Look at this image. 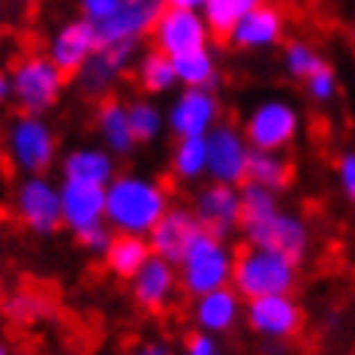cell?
Masks as SVG:
<instances>
[{
	"mask_svg": "<svg viewBox=\"0 0 355 355\" xmlns=\"http://www.w3.org/2000/svg\"><path fill=\"white\" fill-rule=\"evenodd\" d=\"M238 235L244 238V244L286 253L295 262H304L310 253L307 220L283 205L280 193L265 190L250 181L241 184V223H238Z\"/></svg>",
	"mask_w": 355,
	"mask_h": 355,
	"instance_id": "obj_1",
	"label": "cell"
},
{
	"mask_svg": "<svg viewBox=\"0 0 355 355\" xmlns=\"http://www.w3.org/2000/svg\"><path fill=\"white\" fill-rule=\"evenodd\" d=\"M172 205L168 187L145 172H118L105 184V223L112 232L148 235Z\"/></svg>",
	"mask_w": 355,
	"mask_h": 355,
	"instance_id": "obj_2",
	"label": "cell"
},
{
	"mask_svg": "<svg viewBox=\"0 0 355 355\" xmlns=\"http://www.w3.org/2000/svg\"><path fill=\"white\" fill-rule=\"evenodd\" d=\"M301 277V262L286 253L268 250V247L244 244V250H235L232 265V289L247 298L259 295H280V292H295Z\"/></svg>",
	"mask_w": 355,
	"mask_h": 355,
	"instance_id": "obj_3",
	"label": "cell"
},
{
	"mask_svg": "<svg viewBox=\"0 0 355 355\" xmlns=\"http://www.w3.org/2000/svg\"><path fill=\"white\" fill-rule=\"evenodd\" d=\"M3 157L15 175H49L58 166V132L46 114L19 112L3 130Z\"/></svg>",
	"mask_w": 355,
	"mask_h": 355,
	"instance_id": "obj_4",
	"label": "cell"
},
{
	"mask_svg": "<svg viewBox=\"0 0 355 355\" xmlns=\"http://www.w3.org/2000/svg\"><path fill=\"white\" fill-rule=\"evenodd\" d=\"M232 265H235V250L226 238L202 232L184 259L178 262V280H181V292L190 298L205 295L211 289L229 286L232 283Z\"/></svg>",
	"mask_w": 355,
	"mask_h": 355,
	"instance_id": "obj_5",
	"label": "cell"
},
{
	"mask_svg": "<svg viewBox=\"0 0 355 355\" xmlns=\"http://www.w3.org/2000/svg\"><path fill=\"white\" fill-rule=\"evenodd\" d=\"M67 73L49 55H24L10 69L12 103L19 112L49 114L67 91Z\"/></svg>",
	"mask_w": 355,
	"mask_h": 355,
	"instance_id": "obj_6",
	"label": "cell"
},
{
	"mask_svg": "<svg viewBox=\"0 0 355 355\" xmlns=\"http://www.w3.org/2000/svg\"><path fill=\"white\" fill-rule=\"evenodd\" d=\"M241 130L256 150H289L301 136V109L286 96H265L247 109Z\"/></svg>",
	"mask_w": 355,
	"mask_h": 355,
	"instance_id": "obj_7",
	"label": "cell"
},
{
	"mask_svg": "<svg viewBox=\"0 0 355 355\" xmlns=\"http://www.w3.org/2000/svg\"><path fill=\"white\" fill-rule=\"evenodd\" d=\"M12 214L28 232L49 238L64 229L60 217V184L49 175H19L12 187Z\"/></svg>",
	"mask_w": 355,
	"mask_h": 355,
	"instance_id": "obj_8",
	"label": "cell"
},
{
	"mask_svg": "<svg viewBox=\"0 0 355 355\" xmlns=\"http://www.w3.org/2000/svg\"><path fill=\"white\" fill-rule=\"evenodd\" d=\"M244 325L250 328L265 343H286L304 328V307L295 298V292H280V295H259L244 301Z\"/></svg>",
	"mask_w": 355,
	"mask_h": 355,
	"instance_id": "obj_9",
	"label": "cell"
},
{
	"mask_svg": "<svg viewBox=\"0 0 355 355\" xmlns=\"http://www.w3.org/2000/svg\"><path fill=\"white\" fill-rule=\"evenodd\" d=\"M223 118V103L214 87H178L166 109V130L175 139L208 136Z\"/></svg>",
	"mask_w": 355,
	"mask_h": 355,
	"instance_id": "obj_10",
	"label": "cell"
},
{
	"mask_svg": "<svg viewBox=\"0 0 355 355\" xmlns=\"http://www.w3.org/2000/svg\"><path fill=\"white\" fill-rule=\"evenodd\" d=\"M150 42L168 58H178L184 51L211 46V28L202 10H181V6H163L150 28Z\"/></svg>",
	"mask_w": 355,
	"mask_h": 355,
	"instance_id": "obj_11",
	"label": "cell"
},
{
	"mask_svg": "<svg viewBox=\"0 0 355 355\" xmlns=\"http://www.w3.org/2000/svg\"><path fill=\"white\" fill-rule=\"evenodd\" d=\"M208 141V181L235 184L241 187L247 181V163H250V141L238 123L220 121L205 136Z\"/></svg>",
	"mask_w": 355,
	"mask_h": 355,
	"instance_id": "obj_12",
	"label": "cell"
},
{
	"mask_svg": "<svg viewBox=\"0 0 355 355\" xmlns=\"http://www.w3.org/2000/svg\"><path fill=\"white\" fill-rule=\"evenodd\" d=\"M139 58L136 42H118V46H100L87 58V64L76 73V85L85 96H109L114 85L127 76Z\"/></svg>",
	"mask_w": 355,
	"mask_h": 355,
	"instance_id": "obj_13",
	"label": "cell"
},
{
	"mask_svg": "<svg viewBox=\"0 0 355 355\" xmlns=\"http://www.w3.org/2000/svg\"><path fill=\"white\" fill-rule=\"evenodd\" d=\"M190 208H193V214L199 217L205 232L220 235V238H232L238 232V223H241V187L208 181L202 190H196Z\"/></svg>",
	"mask_w": 355,
	"mask_h": 355,
	"instance_id": "obj_14",
	"label": "cell"
},
{
	"mask_svg": "<svg viewBox=\"0 0 355 355\" xmlns=\"http://www.w3.org/2000/svg\"><path fill=\"white\" fill-rule=\"evenodd\" d=\"M127 283H130V295L136 301V307L145 310V313H163L175 301L178 292H181L178 265L159 259L154 253H150V259Z\"/></svg>",
	"mask_w": 355,
	"mask_h": 355,
	"instance_id": "obj_15",
	"label": "cell"
},
{
	"mask_svg": "<svg viewBox=\"0 0 355 355\" xmlns=\"http://www.w3.org/2000/svg\"><path fill=\"white\" fill-rule=\"evenodd\" d=\"M205 232L199 223V217L193 214V208L184 205H168V211L157 220V226L148 232V244L150 253L159 259L178 265L184 259V253L190 250V244Z\"/></svg>",
	"mask_w": 355,
	"mask_h": 355,
	"instance_id": "obj_16",
	"label": "cell"
},
{
	"mask_svg": "<svg viewBox=\"0 0 355 355\" xmlns=\"http://www.w3.org/2000/svg\"><path fill=\"white\" fill-rule=\"evenodd\" d=\"M103 42H100V31H96V24L78 15V19L64 21L55 33H51L46 55L55 60L67 76H76L78 69L87 64V58H91Z\"/></svg>",
	"mask_w": 355,
	"mask_h": 355,
	"instance_id": "obj_17",
	"label": "cell"
},
{
	"mask_svg": "<svg viewBox=\"0 0 355 355\" xmlns=\"http://www.w3.org/2000/svg\"><path fill=\"white\" fill-rule=\"evenodd\" d=\"M190 319H193V325H196V331L226 337L244 322V298L232 289V283L220 286V289H211L205 295L193 298Z\"/></svg>",
	"mask_w": 355,
	"mask_h": 355,
	"instance_id": "obj_18",
	"label": "cell"
},
{
	"mask_svg": "<svg viewBox=\"0 0 355 355\" xmlns=\"http://www.w3.org/2000/svg\"><path fill=\"white\" fill-rule=\"evenodd\" d=\"M286 37V15L280 6L262 0L256 10H250L229 33V42L238 51H268L277 49Z\"/></svg>",
	"mask_w": 355,
	"mask_h": 355,
	"instance_id": "obj_19",
	"label": "cell"
},
{
	"mask_svg": "<svg viewBox=\"0 0 355 355\" xmlns=\"http://www.w3.org/2000/svg\"><path fill=\"white\" fill-rule=\"evenodd\" d=\"M60 217H64V229L73 235L105 223V187L60 178Z\"/></svg>",
	"mask_w": 355,
	"mask_h": 355,
	"instance_id": "obj_20",
	"label": "cell"
},
{
	"mask_svg": "<svg viewBox=\"0 0 355 355\" xmlns=\"http://www.w3.org/2000/svg\"><path fill=\"white\" fill-rule=\"evenodd\" d=\"M159 10H163V0H123L112 19L96 24L100 42L103 46H118V42H136L139 46L145 37H150Z\"/></svg>",
	"mask_w": 355,
	"mask_h": 355,
	"instance_id": "obj_21",
	"label": "cell"
},
{
	"mask_svg": "<svg viewBox=\"0 0 355 355\" xmlns=\"http://www.w3.org/2000/svg\"><path fill=\"white\" fill-rule=\"evenodd\" d=\"M58 168L60 178H67V181H85L105 187L118 175V157L103 145H78L58 159Z\"/></svg>",
	"mask_w": 355,
	"mask_h": 355,
	"instance_id": "obj_22",
	"label": "cell"
},
{
	"mask_svg": "<svg viewBox=\"0 0 355 355\" xmlns=\"http://www.w3.org/2000/svg\"><path fill=\"white\" fill-rule=\"evenodd\" d=\"M94 127H96V136H100V145L109 148L114 157H130L139 145L130 127L127 103L118 100V96H103L100 100L94 112Z\"/></svg>",
	"mask_w": 355,
	"mask_h": 355,
	"instance_id": "obj_23",
	"label": "cell"
},
{
	"mask_svg": "<svg viewBox=\"0 0 355 355\" xmlns=\"http://www.w3.org/2000/svg\"><path fill=\"white\" fill-rule=\"evenodd\" d=\"M150 259V244L148 235H127V232H114L112 244L103 253V265L112 277L130 280L141 265Z\"/></svg>",
	"mask_w": 355,
	"mask_h": 355,
	"instance_id": "obj_24",
	"label": "cell"
},
{
	"mask_svg": "<svg viewBox=\"0 0 355 355\" xmlns=\"http://www.w3.org/2000/svg\"><path fill=\"white\" fill-rule=\"evenodd\" d=\"M132 73H136V85L141 87V94H148V96H163V94L178 91L175 64L159 49L141 51L136 58V64H132Z\"/></svg>",
	"mask_w": 355,
	"mask_h": 355,
	"instance_id": "obj_25",
	"label": "cell"
},
{
	"mask_svg": "<svg viewBox=\"0 0 355 355\" xmlns=\"http://www.w3.org/2000/svg\"><path fill=\"white\" fill-rule=\"evenodd\" d=\"M168 172L181 184H199L208 178V141L205 136L175 139L172 154H168Z\"/></svg>",
	"mask_w": 355,
	"mask_h": 355,
	"instance_id": "obj_26",
	"label": "cell"
},
{
	"mask_svg": "<svg viewBox=\"0 0 355 355\" xmlns=\"http://www.w3.org/2000/svg\"><path fill=\"white\" fill-rule=\"evenodd\" d=\"M175 64V76H178V87H214L220 85V64L211 46L184 51V55L172 58Z\"/></svg>",
	"mask_w": 355,
	"mask_h": 355,
	"instance_id": "obj_27",
	"label": "cell"
},
{
	"mask_svg": "<svg viewBox=\"0 0 355 355\" xmlns=\"http://www.w3.org/2000/svg\"><path fill=\"white\" fill-rule=\"evenodd\" d=\"M247 181L259 184L265 190L283 193L292 184V159L286 157V150H256L250 154L247 163Z\"/></svg>",
	"mask_w": 355,
	"mask_h": 355,
	"instance_id": "obj_28",
	"label": "cell"
},
{
	"mask_svg": "<svg viewBox=\"0 0 355 355\" xmlns=\"http://www.w3.org/2000/svg\"><path fill=\"white\" fill-rule=\"evenodd\" d=\"M0 313L15 325H33L55 313V304L40 289H12L10 295L0 301Z\"/></svg>",
	"mask_w": 355,
	"mask_h": 355,
	"instance_id": "obj_29",
	"label": "cell"
},
{
	"mask_svg": "<svg viewBox=\"0 0 355 355\" xmlns=\"http://www.w3.org/2000/svg\"><path fill=\"white\" fill-rule=\"evenodd\" d=\"M130 112V127L139 145H150L166 132V109H159L154 103V96H136L127 103Z\"/></svg>",
	"mask_w": 355,
	"mask_h": 355,
	"instance_id": "obj_30",
	"label": "cell"
},
{
	"mask_svg": "<svg viewBox=\"0 0 355 355\" xmlns=\"http://www.w3.org/2000/svg\"><path fill=\"white\" fill-rule=\"evenodd\" d=\"M259 3L262 0H205V3H202V15H205V21L211 28V37L229 40L235 24L250 10H256Z\"/></svg>",
	"mask_w": 355,
	"mask_h": 355,
	"instance_id": "obj_31",
	"label": "cell"
},
{
	"mask_svg": "<svg viewBox=\"0 0 355 355\" xmlns=\"http://www.w3.org/2000/svg\"><path fill=\"white\" fill-rule=\"evenodd\" d=\"M325 64V58L319 55V49L307 40H289L283 42V69H286L289 78L295 82H304V78Z\"/></svg>",
	"mask_w": 355,
	"mask_h": 355,
	"instance_id": "obj_32",
	"label": "cell"
},
{
	"mask_svg": "<svg viewBox=\"0 0 355 355\" xmlns=\"http://www.w3.org/2000/svg\"><path fill=\"white\" fill-rule=\"evenodd\" d=\"M301 85H304V94L310 96V103H316V105L334 103L337 94H340V78H337L334 67H328V64L313 69V73H310Z\"/></svg>",
	"mask_w": 355,
	"mask_h": 355,
	"instance_id": "obj_33",
	"label": "cell"
},
{
	"mask_svg": "<svg viewBox=\"0 0 355 355\" xmlns=\"http://www.w3.org/2000/svg\"><path fill=\"white\" fill-rule=\"evenodd\" d=\"M73 238L78 241V247H82L85 253L100 256V259H103V253H105V247L112 244L114 232H112V226H109V223H96V226L85 229V232H78V235H73Z\"/></svg>",
	"mask_w": 355,
	"mask_h": 355,
	"instance_id": "obj_34",
	"label": "cell"
},
{
	"mask_svg": "<svg viewBox=\"0 0 355 355\" xmlns=\"http://www.w3.org/2000/svg\"><path fill=\"white\" fill-rule=\"evenodd\" d=\"M334 178H337V187H340L343 199L355 202V148L343 150L334 159Z\"/></svg>",
	"mask_w": 355,
	"mask_h": 355,
	"instance_id": "obj_35",
	"label": "cell"
},
{
	"mask_svg": "<svg viewBox=\"0 0 355 355\" xmlns=\"http://www.w3.org/2000/svg\"><path fill=\"white\" fill-rule=\"evenodd\" d=\"M178 355H226V349H223V340H220L217 334L193 331V334H187V340H184Z\"/></svg>",
	"mask_w": 355,
	"mask_h": 355,
	"instance_id": "obj_36",
	"label": "cell"
},
{
	"mask_svg": "<svg viewBox=\"0 0 355 355\" xmlns=\"http://www.w3.org/2000/svg\"><path fill=\"white\" fill-rule=\"evenodd\" d=\"M123 0H78V12L82 19L94 21V24H103L105 19H112L114 12L121 10Z\"/></svg>",
	"mask_w": 355,
	"mask_h": 355,
	"instance_id": "obj_37",
	"label": "cell"
},
{
	"mask_svg": "<svg viewBox=\"0 0 355 355\" xmlns=\"http://www.w3.org/2000/svg\"><path fill=\"white\" fill-rule=\"evenodd\" d=\"M130 355H178V352L166 340H145V343L132 346Z\"/></svg>",
	"mask_w": 355,
	"mask_h": 355,
	"instance_id": "obj_38",
	"label": "cell"
},
{
	"mask_svg": "<svg viewBox=\"0 0 355 355\" xmlns=\"http://www.w3.org/2000/svg\"><path fill=\"white\" fill-rule=\"evenodd\" d=\"M12 100V87H10V73H3L0 69V105Z\"/></svg>",
	"mask_w": 355,
	"mask_h": 355,
	"instance_id": "obj_39",
	"label": "cell"
},
{
	"mask_svg": "<svg viewBox=\"0 0 355 355\" xmlns=\"http://www.w3.org/2000/svg\"><path fill=\"white\" fill-rule=\"evenodd\" d=\"M205 0H163V6H181V10H202Z\"/></svg>",
	"mask_w": 355,
	"mask_h": 355,
	"instance_id": "obj_40",
	"label": "cell"
},
{
	"mask_svg": "<svg viewBox=\"0 0 355 355\" xmlns=\"http://www.w3.org/2000/svg\"><path fill=\"white\" fill-rule=\"evenodd\" d=\"M0 355H12V349H10V346H6L3 340H0Z\"/></svg>",
	"mask_w": 355,
	"mask_h": 355,
	"instance_id": "obj_41",
	"label": "cell"
},
{
	"mask_svg": "<svg viewBox=\"0 0 355 355\" xmlns=\"http://www.w3.org/2000/svg\"><path fill=\"white\" fill-rule=\"evenodd\" d=\"M12 3H19V6H28V3H33V0H12Z\"/></svg>",
	"mask_w": 355,
	"mask_h": 355,
	"instance_id": "obj_42",
	"label": "cell"
},
{
	"mask_svg": "<svg viewBox=\"0 0 355 355\" xmlns=\"http://www.w3.org/2000/svg\"><path fill=\"white\" fill-rule=\"evenodd\" d=\"M0 24H3V0H0Z\"/></svg>",
	"mask_w": 355,
	"mask_h": 355,
	"instance_id": "obj_43",
	"label": "cell"
}]
</instances>
